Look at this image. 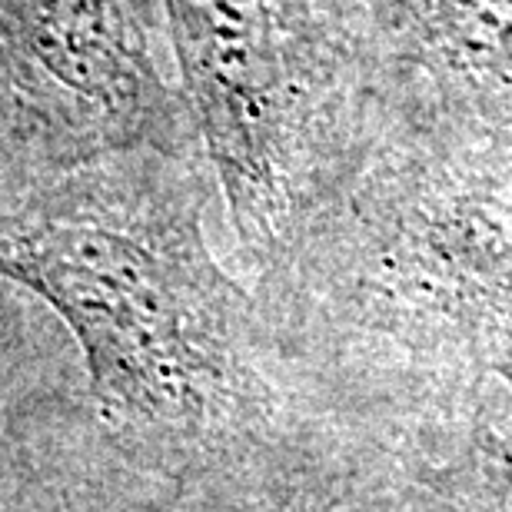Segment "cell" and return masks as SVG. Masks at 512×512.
Returning <instances> with one entry per match:
<instances>
[{
	"label": "cell",
	"mask_w": 512,
	"mask_h": 512,
	"mask_svg": "<svg viewBox=\"0 0 512 512\" xmlns=\"http://www.w3.org/2000/svg\"><path fill=\"white\" fill-rule=\"evenodd\" d=\"M207 170L203 153L130 150L0 177V280L64 320L107 423L170 453L270 403L250 300L203 237Z\"/></svg>",
	"instance_id": "6da1fadb"
},
{
	"label": "cell",
	"mask_w": 512,
	"mask_h": 512,
	"mask_svg": "<svg viewBox=\"0 0 512 512\" xmlns=\"http://www.w3.org/2000/svg\"><path fill=\"white\" fill-rule=\"evenodd\" d=\"M177 87L243 253L280 266L340 200L346 47L310 0H160Z\"/></svg>",
	"instance_id": "7a4b0ae2"
},
{
	"label": "cell",
	"mask_w": 512,
	"mask_h": 512,
	"mask_svg": "<svg viewBox=\"0 0 512 512\" xmlns=\"http://www.w3.org/2000/svg\"><path fill=\"white\" fill-rule=\"evenodd\" d=\"M310 237L366 330L512 389V137L476 133L376 163Z\"/></svg>",
	"instance_id": "3957f363"
},
{
	"label": "cell",
	"mask_w": 512,
	"mask_h": 512,
	"mask_svg": "<svg viewBox=\"0 0 512 512\" xmlns=\"http://www.w3.org/2000/svg\"><path fill=\"white\" fill-rule=\"evenodd\" d=\"M160 0H0V177L203 153L157 57Z\"/></svg>",
	"instance_id": "277c9868"
},
{
	"label": "cell",
	"mask_w": 512,
	"mask_h": 512,
	"mask_svg": "<svg viewBox=\"0 0 512 512\" xmlns=\"http://www.w3.org/2000/svg\"><path fill=\"white\" fill-rule=\"evenodd\" d=\"M366 10L469 130L512 137V0H366Z\"/></svg>",
	"instance_id": "5b68a950"
},
{
	"label": "cell",
	"mask_w": 512,
	"mask_h": 512,
	"mask_svg": "<svg viewBox=\"0 0 512 512\" xmlns=\"http://www.w3.org/2000/svg\"><path fill=\"white\" fill-rule=\"evenodd\" d=\"M366 512H512V446L483 436Z\"/></svg>",
	"instance_id": "8992f818"
},
{
	"label": "cell",
	"mask_w": 512,
	"mask_h": 512,
	"mask_svg": "<svg viewBox=\"0 0 512 512\" xmlns=\"http://www.w3.org/2000/svg\"><path fill=\"white\" fill-rule=\"evenodd\" d=\"M316 512H326V509H316ZM330 512H353V509H330Z\"/></svg>",
	"instance_id": "52a82bcc"
}]
</instances>
